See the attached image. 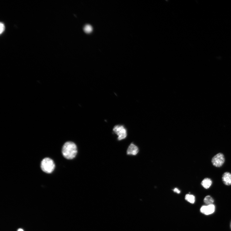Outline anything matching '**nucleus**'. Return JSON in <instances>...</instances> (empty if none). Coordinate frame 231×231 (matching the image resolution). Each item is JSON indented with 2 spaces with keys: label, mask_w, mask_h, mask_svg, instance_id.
I'll list each match as a JSON object with an SVG mask.
<instances>
[{
  "label": "nucleus",
  "mask_w": 231,
  "mask_h": 231,
  "mask_svg": "<svg viewBox=\"0 0 231 231\" xmlns=\"http://www.w3.org/2000/svg\"></svg>",
  "instance_id": "obj_15"
},
{
  "label": "nucleus",
  "mask_w": 231,
  "mask_h": 231,
  "mask_svg": "<svg viewBox=\"0 0 231 231\" xmlns=\"http://www.w3.org/2000/svg\"><path fill=\"white\" fill-rule=\"evenodd\" d=\"M139 152L138 147L133 143H131L127 150V154L128 155H135Z\"/></svg>",
  "instance_id": "obj_6"
},
{
  "label": "nucleus",
  "mask_w": 231,
  "mask_h": 231,
  "mask_svg": "<svg viewBox=\"0 0 231 231\" xmlns=\"http://www.w3.org/2000/svg\"><path fill=\"white\" fill-rule=\"evenodd\" d=\"M84 30L87 33H90L92 31L93 28L90 24H87L84 27Z\"/></svg>",
  "instance_id": "obj_11"
},
{
  "label": "nucleus",
  "mask_w": 231,
  "mask_h": 231,
  "mask_svg": "<svg viewBox=\"0 0 231 231\" xmlns=\"http://www.w3.org/2000/svg\"><path fill=\"white\" fill-rule=\"evenodd\" d=\"M225 161V157L223 154L219 153L213 157L212 163L213 166L217 167H220L223 165Z\"/></svg>",
  "instance_id": "obj_4"
},
{
  "label": "nucleus",
  "mask_w": 231,
  "mask_h": 231,
  "mask_svg": "<svg viewBox=\"0 0 231 231\" xmlns=\"http://www.w3.org/2000/svg\"><path fill=\"white\" fill-rule=\"evenodd\" d=\"M0 28H1V29H0V33L1 34L4 32L5 30L4 24L3 23H1V24H0Z\"/></svg>",
  "instance_id": "obj_12"
},
{
  "label": "nucleus",
  "mask_w": 231,
  "mask_h": 231,
  "mask_svg": "<svg viewBox=\"0 0 231 231\" xmlns=\"http://www.w3.org/2000/svg\"><path fill=\"white\" fill-rule=\"evenodd\" d=\"M185 199L190 203L194 204L195 201V197L193 195L187 194L185 195Z\"/></svg>",
  "instance_id": "obj_9"
},
{
  "label": "nucleus",
  "mask_w": 231,
  "mask_h": 231,
  "mask_svg": "<svg viewBox=\"0 0 231 231\" xmlns=\"http://www.w3.org/2000/svg\"><path fill=\"white\" fill-rule=\"evenodd\" d=\"M212 181L211 179L208 178H205L201 182L202 186L204 188L207 189L211 186Z\"/></svg>",
  "instance_id": "obj_8"
},
{
  "label": "nucleus",
  "mask_w": 231,
  "mask_h": 231,
  "mask_svg": "<svg viewBox=\"0 0 231 231\" xmlns=\"http://www.w3.org/2000/svg\"><path fill=\"white\" fill-rule=\"evenodd\" d=\"M41 168L43 172L48 174L54 171L55 164L53 160L49 158H44L41 163Z\"/></svg>",
  "instance_id": "obj_2"
},
{
  "label": "nucleus",
  "mask_w": 231,
  "mask_h": 231,
  "mask_svg": "<svg viewBox=\"0 0 231 231\" xmlns=\"http://www.w3.org/2000/svg\"><path fill=\"white\" fill-rule=\"evenodd\" d=\"M223 183L227 185H231V174L229 172L224 173L222 176Z\"/></svg>",
  "instance_id": "obj_7"
},
{
  "label": "nucleus",
  "mask_w": 231,
  "mask_h": 231,
  "mask_svg": "<svg viewBox=\"0 0 231 231\" xmlns=\"http://www.w3.org/2000/svg\"><path fill=\"white\" fill-rule=\"evenodd\" d=\"M215 207L214 205L203 206L201 207L200 211L201 212L206 215H209L212 214L215 211Z\"/></svg>",
  "instance_id": "obj_5"
},
{
  "label": "nucleus",
  "mask_w": 231,
  "mask_h": 231,
  "mask_svg": "<svg viewBox=\"0 0 231 231\" xmlns=\"http://www.w3.org/2000/svg\"><path fill=\"white\" fill-rule=\"evenodd\" d=\"M24 231L23 230L21 229H20L18 230V231Z\"/></svg>",
  "instance_id": "obj_14"
},
{
  "label": "nucleus",
  "mask_w": 231,
  "mask_h": 231,
  "mask_svg": "<svg viewBox=\"0 0 231 231\" xmlns=\"http://www.w3.org/2000/svg\"><path fill=\"white\" fill-rule=\"evenodd\" d=\"M173 190L174 192H176L178 194H180V191L177 188H174Z\"/></svg>",
  "instance_id": "obj_13"
},
{
  "label": "nucleus",
  "mask_w": 231,
  "mask_h": 231,
  "mask_svg": "<svg viewBox=\"0 0 231 231\" xmlns=\"http://www.w3.org/2000/svg\"><path fill=\"white\" fill-rule=\"evenodd\" d=\"M62 153L65 158L68 160L74 159L78 153V149L75 143L68 141L66 142L63 146Z\"/></svg>",
  "instance_id": "obj_1"
},
{
  "label": "nucleus",
  "mask_w": 231,
  "mask_h": 231,
  "mask_svg": "<svg viewBox=\"0 0 231 231\" xmlns=\"http://www.w3.org/2000/svg\"><path fill=\"white\" fill-rule=\"evenodd\" d=\"M204 202L207 205H211L213 204V202H214V200L210 196L208 195L205 198Z\"/></svg>",
  "instance_id": "obj_10"
},
{
  "label": "nucleus",
  "mask_w": 231,
  "mask_h": 231,
  "mask_svg": "<svg viewBox=\"0 0 231 231\" xmlns=\"http://www.w3.org/2000/svg\"><path fill=\"white\" fill-rule=\"evenodd\" d=\"M113 131L115 133L118 135V140H121L127 137V131L123 125H115L113 128Z\"/></svg>",
  "instance_id": "obj_3"
}]
</instances>
